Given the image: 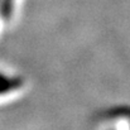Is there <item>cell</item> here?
I'll return each mask as SVG.
<instances>
[{"instance_id":"cell-1","label":"cell","mask_w":130,"mask_h":130,"mask_svg":"<svg viewBox=\"0 0 130 130\" xmlns=\"http://www.w3.org/2000/svg\"><path fill=\"white\" fill-rule=\"evenodd\" d=\"M23 85V81L22 78H10V77H6L4 75L0 73V95L1 93H5V92H9L11 90H15L18 87H20Z\"/></svg>"},{"instance_id":"cell-2","label":"cell","mask_w":130,"mask_h":130,"mask_svg":"<svg viewBox=\"0 0 130 130\" xmlns=\"http://www.w3.org/2000/svg\"><path fill=\"white\" fill-rule=\"evenodd\" d=\"M11 11H13V4H11V0H5L1 5V9H0V15L3 18H9L11 15Z\"/></svg>"}]
</instances>
